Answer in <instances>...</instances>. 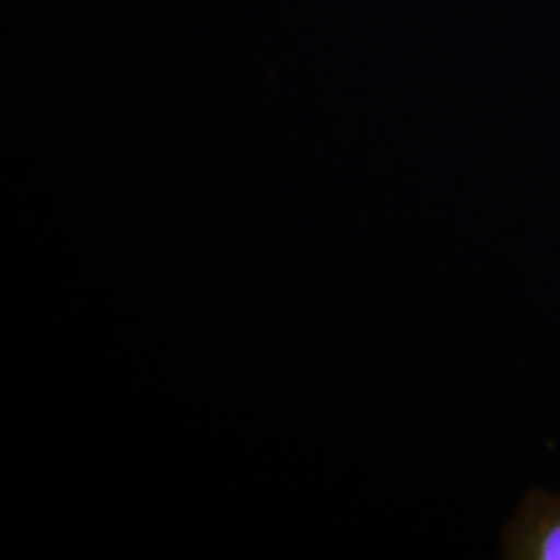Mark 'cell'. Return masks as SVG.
Listing matches in <instances>:
<instances>
[{
  "label": "cell",
  "instance_id": "cell-1",
  "mask_svg": "<svg viewBox=\"0 0 560 560\" xmlns=\"http://www.w3.org/2000/svg\"><path fill=\"white\" fill-rule=\"evenodd\" d=\"M504 557L515 560H560V497L534 490L509 523Z\"/></svg>",
  "mask_w": 560,
  "mask_h": 560
}]
</instances>
